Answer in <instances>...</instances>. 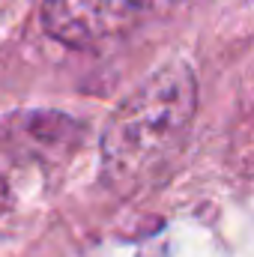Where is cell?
Returning <instances> with one entry per match:
<instances>
[{
    "instance_id": "cell-1",
    "label": "cell",
    "mask_w": 254,
    "mask_h": 257,
    "mask_svg": "<svg viewBox=\"0 0 254 257\" xmlns=\"http://www.w3.org/2000/svg\"><path fill=\"white\" fill-rule=\"evenodd\" d=\"M194 114V78L186 63L153 72L117 108L102 138V177L114 189L150 180L180 147Z\"/></svg>"
},
{
    "instance_id": "cell-2",
    "label": "cell",
    "mask_w": 254,
    "mask_h": 257,
    "mask_svg": "<svg viewBox=\"0 0 254 257\" xmlns=\"http://www.w3.org/2000/svg\"><path fill=\"white\" fill-rule=\"evenodd\" d=\"M162 0H45V30L72 48L120 36Z\"/></svg>"
},
{
    "instance_id": "cell-3",
    "label": "cell",
    "mask_w": 254,
    "mask_h": 257,
    "mask_svg": "<svg viewBox=\"0 0 254 257\" xmlns=\"http://www.w3.org/2000/svg\"><path fill=\"white\" fill-rule=\"evenodd\" d=\"M78 141V123L57 111H21L0 120V150L27 162H60Z\"/></svg>"
}]
</instances>
